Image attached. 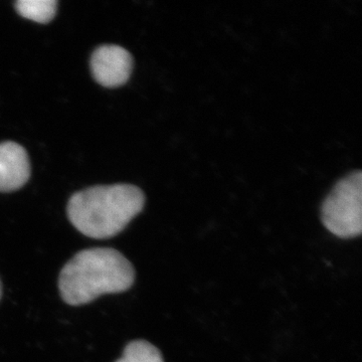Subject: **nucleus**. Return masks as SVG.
<instances>
[{
    "mask_svg": "<svg viewBox=\"0 0 362 362\" xmlns=\"http://www.w3.org/2000/svg\"><path fill=\"white\" fill-rule=\"evenodd\" d=\"M134 281V268L120 252L93 247L78 252L64 266L59 288L66 304L78 306L101 295L127 291Z\"/></svg>",
    "mask_w": 362,
    "mask_h": 362,
    "instance_id": "nucleus-1",
    "label": "nucleus"
},
{
    "mask_svg": "<svg viewBox=\"0 0 362 362\" xmlns=\"http://www.w3.org/2000/svg\"><path fill=\"white\" fill-rule=\"evenodd\" d=\"M145 197L131 185L88 188L71 197L69 220L83 235L92 239H109L122 232L142 211Z\"/></svg>",
    "mask_w": 362,
    "mask_h": 362,
    "instance_id": "nucleus-2",
    "label": "nucleus"
},
{
    "mask_svg": "<svg viewBox=\"0 0 362 362\" xmlns=\"http://www.w3.org/2000/svg\"><path fill=\"white\" fill-rule=\"evenodd\" d=\"M323 225L340 239H354L362 230V173L361 170L338 181L321 209Z\"/></svg>",
    "mask_w": 362,
    "mask_h": 362,
    "instance_id": "nucleus-3",
    "label": "nucleus"
},
{
    "mask_svg": "<svg viewBox=\"0 0 362 362\" xmlns=\"http://www.w3.org/2000/svg\"><path fill=\"white\" fill-rule=\"evenodd\" d=\"M130 52L119 45H106L98 47L90 59L93 77L100 85L115 88L127 82L132 71Z\"/></svg>",
    "mask_w": 362,
    "mask_h": 362,
    "instance_id": "nucleus-4",
    "label": "nucleus"
},
{
    "mask_svg": "<svg viewBox=\"0 0 362 362\" xmlns=\"http://www.w3.org/2000/svg\"><path fill=\"white\" fill-rule=\"evenodd\" d=\"M30 176V159L25 149L18 143H0V192L18 189Z\"/></svg>",
    "mask_w": 362,
    "mask_h": 362,
    "instance_id": "nucleus-5",
    "label": "nucleus"
},
{
    "mask_svg": "<svg viewBox=\"0 0 362 362\" xmlns=\"http://www.w3.org/2000/svg\"><path fill=\"white\" fill-rule=\"evenodd\" d=\"M57 4L54 0H20L16 2V8L28 20L47 23L56 16Z\"/></svg>",
    "mask_w": 362,
    "mask_h": 362,
    "instance_id": "nucleus-6",
    "label": "nucleus"
},
{
    "mask_svg": "<svg viewBox=\"0 0 362 362\" xmlns=\"http://www.w3.org/2000/svg\"><path fill=\"white\" fill-rule=\"evenodd\" d=\"M116 362H164L161 352L145 340H135L127 344L123 356Z\"/></svg>",
    "mask_w": 362,
    "mask_h": 362,
    "instance_id": "nucleus-7",
    "label": "nucleus"
},
{
    "mask_svg": "<svg viewBox=\"0 0 362 362\" xmlns=\"http://www.w3.org/2000/svg\"><path fill=\"white\" fill-rule=\"evenodd\" d=\"M2 296V285H1V281H0V299H1Z\"/></svg>",
    "mask_w": 362,
    "mask_h": 362,
    "instance_id": "nucleus-8",
    "label": "nucleus"
}]
</instances>
